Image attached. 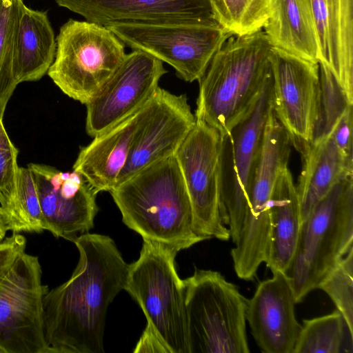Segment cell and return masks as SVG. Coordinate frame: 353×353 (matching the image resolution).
<instances>
[{"instance_id": "obj_1", "label": "cell", "mask_w": 353, "mask_h": 353, "mask_svg": "<svg viewBox=\"0 0 353 353\" xmlns=\"http://www.w3.org/2000/svg\"><path fill=\"white\" fill-rule=\"evenodd\" d=\"M73 243L75 270L44 297L46 341L51 353H103L108 307L125 290L129 264L108 236L87 232Z\"/></svg>"}, {"instance_id": "obj_2", "label": "cell", "mask_w": 353, "mask_h": 353, "mask_svg": "<svg viewBox=\"0 0 353 353\" xmlns=\"http://www.w3.org/2000/svg\"><path fill=\"white\" fill-rule=\"evenodd\" d=\"M122 221L143 240L176 253L203 241L174 156L156 162L110 190Z\"/></svg>"}, {"instance_id": "obj_3", "label": "cell", "mask_w": 353, "mask_h": 353, "mask_svg": "<svg viewBox=\"0 0 353 353\" xmlns=\"http://www.w3.org/2000/svg\"><path fill=\"white\" fill-rule=\"evenodd\" d=\"M271 48L263 30L229 37L199 81L195 118L228 137L252 110L271 74Z\"/></svg>"}, {"instance_id": "obj_4", "label": "cell", "mask_w": 353, "mask_h": 353, "mask_svg": "<svg viewBox=\"0 0 353 353\" xmlns=\"http://www.w3.org/2000/svg\"><path fill=\"white\" fill-rule=\"evenodd\" d=\"M353 248V178L337 183L301 221L293 257L284 274L301 302Z\"/></svg>"}, {"instance_id": "obj_5", "label": "cell", "mask_w": 353, "mask_h": 353, "mask_svg": "<svg viewBox=\"0 0 353 353\" xmlns=\"http://www.w3.org/2000/svg\"><path fill=\"white\" fill-rule=\"evenodd\" d=\"M188 353H248V300L219 272L196 270L183 280Z\"/></svg>"}, {"instance_id": "obj_6", "label": "cell", "mask_w": 353, "mask_h": 353, "mask_svg": "<svg viewBox=\"0 0 353 353\" xmlns=\"http://www.w3.org/2000/svg\"><path fill=\"white\" fill-rule=\"evenodd\" d=\"M176 254L143 240L139 257L129 265L125 290L145 314L144 332L157 337L168 353H188L185 286L176 272Z\"/></svg>"}, {"instance_id": "obj_7", "label": "cell", "mask_w": 353, "mask_h": 353, "mask_svg": "<svg viewBox=\"0 0 353 353\" xmlns=\"http://www.w3.org/2000/svg\"><path fill=\"white\" fill-rule=\"evenodd\" d=\"M48 74L68 97L86 104L122 63L125 44L108 27L70 19L59 29Z\"/></svg>"}, {"instance_id": "obj_8", "label": "cell", "mask_w": 353, "mask_h": 353, "mask_svg": "<svg viewBox=\"0 0 353 353\" xmlns=\"http://www.w3.org/2000/svg\"><path fill=\"white\" fill-rule=\"evenodd\" d=\"M224 137L203 121L195 125L174 154L190 198L195 233L203 241H228L221 199Z\"/></svg>"}, {"instance_id": "obj_9", "label": "cell", "mask_w": 353, "mask_h": 353, "mask_svg": "<svg viewBox=\"0 0 353 353\" xmlns=\"http://www.w3.org/2000/svg\"><path fill=\"white\" fill-rule=\"evenodd\" d=\"M125 45L170 65L179 77L199 81L233 34L219 24H114L106 26Z\"/></svg>"}, {"instance_id": "obj_10", "label": "cell", "mask_w": 353, "mask_h": 353, "mask_svg": "<svg viewBox=\"0 0 353 353\" xmlns=\"http://www.w3.org/2000/svg\"><path fill=\"white\" fill-rule=\"evenodd\" d=\"M41 276L39 258L23 252L1 282V353H51L43 328V301L49 289Z\"/></svg>"}, {"instance_id": "obj_11", "label": "cell", "mask_w": 353, "mask_h": 353, "mask_svg": "<svg viewBox=\"0 0 353 353\" xmlns=\"http://www.w3.org/2000/svg\"><path fill=\"white\" fill-rule=\"evenodd\" d=\"M272 110L303 155L314 139L320 111L319 64L272 47Z\"/></svg>"}, {"instance_id": "obj_12", "label": "cell", "mask_w": 353, "mask_h": 353, "mask_svg": "<svg viewBox=\"0 0 353 353\" xmlns=\"http://www.w3.org/2000/svg\"><path fill=\"white\" fill-rule=\"evenodd\" d=\"M272 75L267 79L252 110L224 137L221 199L226 225L234 243L248 208V194L263 134L272 111Z\"/></svg>"}, {"instance_id": "obj_13", "label": "cell", "mask_w": 353, "mask_h": 353, "mask_svg": "<svg viewBox=\"0 0 353 353\" xmlns=\"http://www.w3.org/2000/svg\"><path fill=\"white\" fill-rule=\"evenodd\" d=\"M163 62L139 50L126 54L122 63L85 104V130L94 137L131 116L152 99L167 73Z\"/></svg>"}, {"instance_id": "obj_14", "label": "cell", "mask_w": 353, "mask_h": 353, "mask_svg": "<svg viewBox=\"0 0 353 353\" xmlns=\"http://www.w3.org/2000/svg\"><path fill=\"white\" fill-rule=\"evenodd\" d=\"M28 167L36 183L46 230L73 242L93 228L97 193L81 173L33 163Z\"/></svg>"}, {"instance_id": "obj_15", "label": "cell", "mask_w": 353, "mask_h": 353, "mask_svg": "<svg viewBox=\"0 0 353 353\" xmlns=\"http://www.w3.org/2000/svg\"><path fill=\"white\" fill-rule=\"evenodd\" d=\"M195 122L185 94H174L159 87L148 102L117 185L145 168L174 156Z\"/></svg>"}, {"instance_id": "obj_16", "label": "cell", "mask_w": 353, "mask_h": 353, "mask_svg": "<svg viewBox=\"0 0 353 353\" xmlns=\"http://www.w3.org/2000/svg\"><path fill=\"white\" fill-rule=\"evenodd\" d=\"M103 26L114 24H219L210 0H54Z\"/></svg>"}, {"instance_id": "obj_17", "label": "cell", "mask_w": 353, "mask_h": 353, "mask_svg": "<svg viewBox=\"0 0 353 353\" xmlns=\"http://www.w3.org/2000/svg\"><path fill=\"white\" fill-rule=\"evenodd\" d=\"M261 281L248 300L246 321L261 350L294 353L301 330L296 319V303L290 282L281 271Z\"/></svg>"}, {"instance_id": "obj_18", "label": "cell", "mask_w": 353, "mask_h": 353, "mask_svg": "<svg viewBox=\"0 0 353 353\" xmlns=\"http://www.w3.org/2000/svg\"><path fill=\"white\" fill-rule=\"evenodd\" d=\"M148 104L81 148L72 168L86 179L97 194L110 192L116 186Z\"/></svg>"}, {"instance_id": "obj_19", "label": "cell", "mask_w": 353, "mask_h": 353, "mask_svg": "<svg viewBox=\"0 0 353 353\" xmlns=\"http://www.w3.org/2000/svg\"><path fill=\"white\" fill-rule=\"evenodd\" d=\"M302 157L296 186L301 221L337 183L353 174L352 159L343 154L331 135L314 140Z\"/></svg>"}, {"instance_id": "obj_20", "label": "cell", "mask_w": 353, "mask_h": 353, "mask_svg": "<svg viewBox=\"0 0 353 353\" xmlns=\"http://www.w3.org/2000/svg\"><path fill=\"white\" fill-rule=\"evenodd\" d=\"M270 223L265 263L272 272L284 273L293 257L301 223L299 199L288 168L279 177L270 198Z\"/></svg>"}, {"instance_id": "obj_21", "label": "cell", "mask_w": 353, "mask_h": 353, "mask_svg": "<svg viewBox=\"0 0 353 353\" xmlns=\"http://www.w3.org/2000/svg\"><path fill=\"white\" fill-rule=\"evenodd\" d=\"M57 50L54 32L47 11L23 5L18 23L14 74L19 84L41 79L52 64Z\"/></svg>"}, {"instance_id": "obj_22", "label": "cell", "mask_w": 353, "mask_h": 353, "mask_svg": "<svg viewBox=\"0 0 353 353\" xmlns=\"http://www.w3.org/2000/svg\"><path fill=\"white\" fill-rule=\"evenodd\" d=\"M263 30L272 47L319 63L317 37L308 0H269V16Z\"/></svg>"}, {"instance_id": "obj_23", "label": "cell", "mask_w": 353, "mask_h": 353, "mask_svg": "<svg viewBox=\"0 0 353 353\" xmlns=\"http://www.w3.org/2000/svg\"><path fill=\"white\" fill-rule=\"evenodd\" d=\"M353 0H328L325 46L319 63L333 74L353 103Z\"/></svg>"}, {"instance_id": "obj_24", "label": "cell", "mask_w": 353, "mask_h": 353, "mask_svg": "<svg viewBox=\"0 0 353 353\" xmlns=\"http://www.w3.org/2000/svg\"><path fill=\"white\" fill-rule=\"evenodd\" d=\"M294 353H353V330L336 310L303 321Z\"/></svg>"}, {"instance_id": "obj_25", "label": "cell", "mask_w": 353, "mask_h": 353, "mask_svg": "<svg viewBox=\"0 0 353 353\" xmlns=\"http://www.w3.org/2000/svg\"><path fill=\"white\" fill-rule=\"evenodd\" d=\"M4 212L12 233L46 230L36 183L28 167H19L15 195Z\"/></svg>"}, {"instance_id": "obj_26", "label": "cell", "mask_w": 353, "mask_h": 353, "mask_svg": "<svg viewBox=\"0 0 353 353\" xmlns=\"http://www.w3.org/2000/svg\"><path fill=\"white\" fill-rule=\"evenodd\" d=\"M23 0H0V115L18 83L14 74L18 23Z\"/></svg>"}, {"instance_id": "obj_27", "label": "cell", "mask_w": 353, "mask_h": 353, "mask_svg": "<svg viewBox=\"0 0 353 353\" xmlns=\"http://www.w3.org/2000/svg\"><path fill=\"white\" fill-rule=\"evenodd\" d=\"M217 23L234 36L263 29L269 16V0H210Z\"/></svg>"}, {"instance_id": "obj_28", "label": "cell", "mask_w": 353, "mask_h": 353, "mask_svg": "<svg viewBox=\"0 0 353 353\" xmlns=\"http://www.w3.org/2000/svg\"><path fill=\"white\" fill-rule=\"evenodd\" d=\"M319 64L320 111L313 141L329 137L348 107L353 105L331 71L323 63Z\"/></svg>"}, {"instance_id": "obj_29", "label": "cell", "mask_w": 353, "mask_h": 353, "mask_svg": "<svg viewBox=\"0 0 353 353\" xmlns=\"http://www.w3.org/2000/svg\"><path fill=\"white\" fill-rule=\"evenodd\" d=\"M353 330V248L319 284Z\"/></svg>"}, {"instance_id": "obj_30", "label": "cell", "mask_w": 353, "mask_h": 353, "mask_svg": "<svg viewBox=\"0 0 353 353\" xmlns=\"http://www.w3.org/2000/svg\"><path fill=\"white\" fill-rule=\"evenodd\" d=\"M0 115V206L5 211L16 192L19 151L10 139Z\"/></svg>"}, {"instance_id": "obj_31", "label": "cell", "mask_w": 353, "mask_h": 353, "mask_svg": "<svg viewBox=\"0 0 353 353\" xmlns=\"http://www.w3.org/2000/svg\"><path fill=\"white\" fill-rule=\"evenodd\" d=\"M26 246V239L20 233H12L0 243V283Z\"/></svg>"}, {"instance_id": "obj_32", "label": "cell", "mask_w": 353, "mask_h": 353, "mask_svg": "<svg viewBox=\"0 0 353 353\" xmlns=\"http://www.w3.org/2000/svg\"><path fill=\"white\" fill-rule=\"evenodd\" d=\"M352 105L348 107L330 134L337 147L349 159H352Z\"/></svg>"}, {"instance_id": "obj_33", "label": "cell", "mask_w": 353, "mask_h": 353, "mask_svg": "<svg viewBox=\"0 0 353 353\" xmlns=\"http://www.w3.org/2000/svg\"><path fill=\"white\" fill-rule=\"evenodd\" d=\"M9 231L7 223L6 215L0 206V243L6 237V234Z\"/></svg>"}, {"instance_id": "obj_34", "label": "cell", "mask_w": 353, "mask_h": 353, "mask_svg": "<svg viewBox=\"0 0 353 353\" xmlns=\"http://www.w3.org/2000/svg\"><path fill=\"white\" fill-rule=\"evenodd\" d=\"M0 353H1V350H0Z\"/></svg>"}]
</instances>
